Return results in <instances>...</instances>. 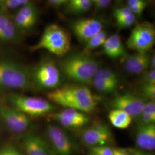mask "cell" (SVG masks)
Wrapping results in <instances>:
<instances>
[{"label": "cell", "instance_id": "cell-5", "mask_svg": "<svg viewBox=\"0 0 155 155\" xmlns=\"http://www.w3.org/2000/svg\"><path fill=\"white\" fill-rule=\"evenodd\" d=\"M155 42L154 25L149 22L138 24L133 28L127 41V48L136 52H148Z\"/></svg>", "mask_w": 155, "mask_h": 155}, {"label": "cell", "instance_id": "cell-36", "mask_svg": "<svg viewBox=\"0 0 155 155\" xmlns=\"http://www.w3.org/2000/svg\"><path fill=\"white\" fill-rule=\"evenodd\" d=\"M146 6L147 4H144L141 5L133 6L129 8L134 15H141L144 12Z\"/></svg>", "mask_w": 155, "mask_h": 155}, {"label": "cell", "instance_id": "cell-11", "mask_svg": "<svg viewBox=\"0 0 155 155\" xmlns=\"http://www.w3.org/2000/svg\"><path fill=\"white\" fill-rule=\"evenodd\" d=\"M47 134L51 144L58 155H72V145L66 133L61 127L48 124Z\"/></svg>", "mask_w": 155, "mask_h": 155}, {"label": "cell", "instance_id": "cell-10", "mask_svg": "<svg viewBox=\"0 0 155 155\" xmlns=\"http://www.w3.org/2000/svg\"><path fill=\"white\" fill-rule=\"evenodd\" d=\"M51 117L62 127L72 129L83 127L90 121L86 113L70 108L54 113Z\"/></svg>", "mask_w": 155, "mask_h": 155}, {"label": "cell", "instance_id": "cell-23", "mask_svg": "<svg viewBox=\"0 0 155 155\" xmlns=\"http://www.w3.org/2000/svg\"><path fill=\"white\" fill-rule=\"evenodd\" d=\"M18 12L22 14L23 16L27 17L35 24L37 21L38 12L36 8L32 4L28 2L27 4L23 5L22 8L20 9V10Z\"/></svg>", "mask_w": 155, "mask_h": 155}, {"label": "cell", "instance_id": "cell-12", "mask_svg": "<svg viewBox=\"0 0 155 155\" xmlns=\"http://www.w3.org/2000/svg\"><path fill=\"white\" fill-rule=\"evenodd\" d=\"M71 28L78 39L86 43L89 39L102 31L103 24L97 19L85 18L72 22Z\"/></svg>", "mask_w": 155, "mask_h": 155}, {"label": "cell", "instance_id": "cell-9", "mask_svg": "<svg viewBox=\"0 0 155 155\" xmlns=\"http://www.w3.org/2000/svg\"><path fill=\"white\" fill-rule=\"evenodd\" d=\"M145 102L132 94H125L116 97L111 101L114 109L124 111L132 118H137L143 112Z\"/></svg>", "mask_w": 155, "mask_h": 155}, {"label": "cell", "instance_id": "cell-27", "mask_svg": "<svg viewBox=\"0 0 155 155\" xmlns=\"http://www.w3.org/2000/svg\"><path fill=\"white\" fill-rule=\"evenodd\" d=\"M116 20L117 23L120 28H127L133 25L134 24L136 21V16L135 15L132 13L127 16L116 19Z\"/></svg>", "mask_w": 155, "mask_h": 155}, {"label": "cell", "instance_id": "cell-21", "mask_svg": "<svg viewBox=\"0 0 155 155\" xmlns=\"http://www.w3.org/2000/svg\"><path fill=\"white\" fill-rule=\"evenodd\" d=\"M91 83L95 89L104 93H109L115 91L118 86L117 84L98 78H94Z\"/></svg>", "mask_w": 155, "mask_h": 155}, {"label": "cell", "instance_id": "cell-8", "mask_svg": "<svg viewBox=\"0 0 155 155\" xmlns=\"http://www.w3.org/2000/svg\"><path fill=\"white\" fill-rule=\"evenodd\" d=\"M81 140L84 145L92 147L106 145L111 141L112 137L109 127L105 124L97 122L83 131Z\"/></svg>", "mask_w": 155, "mask_h": 155}, {"label": "cell", "instance_id": "cell-30", "mask_svg": "<svg viewBox=\"0 0 155 155\" xmlns=\"http://www.w3.org/2000/svg\"><path fill=\"white\" fill-rule=\"evenodd\" d=\"M0 155H23L22 153L12 145H6L0 148Z\"/></svg>", "mask_w": 155, "mask_h": 155}, {"label": "cell", "instance_id": "cell-3", "mask_svg": "<svg viewBox=\"0 0 155 155\" xmlns=\"http://www.w3.org/2000/svg\"><path fill=\"white\" fill-rule=\"evenodd\" d=\"M31 84V75L27 68L12 61H0V89L25 90Z\"/></svg>", "mask_w": 155, "mask_h": 155}, {"label": "cell", "instance_id": "cell-38", "mask_svg": "<svg viewBox=\"0 0 155 155\" xmlns=\"http://www.w3.org/2000/svg\"><path fill=\"white\" fill-rule=\"evenodd\" d=\"M127 2L128 7L147 4L144 0H127Z\"/></svg>", "mask_w": 155, "mask_h": 155}, {"label": "cell", "instance_id": "cell-44", "mask_svg": "<svg viewBox=\"0 0 155 155\" xmlns=\"http://www.w3.org/2000/svg\"><path fill=\"white\" fill-rule=\"evenodd\" d=\"M89 155H95V154H94V153H91V152H90V153H89Z\"/></svg>", "mask_w": 155, "mask_h": 155}, {"label": "cell", "instance_id": "cell-6", "mask_svg": "<svg viewBox=\"0 0 155 155\" xmlns=\"http://www.w3.org/2000/svg\"><path fill=\"white\" fill-rule=\"evenodd\" d=\"M36 83L43 88L56 89L61 82V72L55 64L52 61H46L40 64L34 72Z\"/></svg>", "mask_w": 155, "mask_h": 155}, {"label": "cell", "instance_id": "cell-29", "mask_svg": "<svg viewBox=\"0 0 155 155\" xmlns=\"http://www.w3.org/2000/svg\"><path fill=\"white\" fill-rule=\"evenodd\" d=\"M90 152L97 155H113V148L107 145L90 147Z\"/></svg>", "mask_w": 155, "mask_h": 155}, {"label": "cell", "instance_id": "cell-34", "mask_svg": "<svg viewBox=\"0 0 155 155\" xmlns=\"http://www.w3.org/2000/svg\"><path fill=\"white\" fill-rule=\"evenodd\" d=\"M111 0H91L92 4L98 9H104L110 5Z\"/></svg>", "mask_w": 155, "mask_h": 155}, {"label": "cell", "instance_id": "cell-2", "mask_svg": "<svg viewBox=\"0 0 155 155\" xmlns=\"http://www.w3.org/2000/svg\"><path fill=\"white\" fill-rule=\"evenodd\" d=\"M98 61L86 54L67 57L61 61L62 72L71 81L82 84H90L98 70Z\"/></svg>", "mask_w": 155, "mask_h": 155}, {"label": "cell", "instance_id": "cell-31", "mask_svg": "<svg viewBox=\"0 0 155 155\" xmlns=\"http://www.w3.org/2000/svg\"><path fill=\"white\" fill-rule=\"evenodd\" d=\"M143 84H155V70H150L144 72L142 78Z\"/></svg>", "mask_w": 155, "mask_h": 155}, {"label": "cell", "instance_id": "cell-15", "mask_svg": "<svg viewBox=\"0 0 155 155\" xmlns=\"http://www.w3.org/2000/svg\"><path fill=\"white\" fill-rule=\"evenodd\" d=\"M150 55L148 52H136L127 56L124 61L125 70L132 74H140L150 68Z\"/></svg>", "mask_w": 155, "mask_h": 155}, {"label": "cell", "instance_id": "cell-45", "mask_svg": "<svg viewBox=\"0 0 155 155\" xmlns=\"http://www.w3.org/2000/svg\"><path fill=\"white\" fill-rule=\"evenodd\" d=\"M66 1H67V2H68V0H66Z\"/></svg>", "mask_w": 155, "mask_h": 155}, {"label": "cell", "instance_id": "cell-7", "mask_svg": "<svg viewBox=\"0 0 155 155\" xmlns=\"http://www.w3.org/2000/svg\"><path fill=\"white\" fill-rule=\"evenodd\" d=\"M0 118L14 133L24 132L31 124L29 117L14 107L2 105H0Z\"/></svg>", "mask_w": 155, "mask_h": 155}, {"label": "cell", "instance_id": "cell-14", "mask_svg": "<svg viewBox=\"0 0 155 155\" xmlns=\"http://www.w3.org/2000/svg\"><path fill=\"white\" fill-rule=\"evenodd\" d=\"M135 143L140 150L152 151L155 148V125H139L137 129Z\"/></svg>", "mask_w": 155, "mask_h": 155}, {"label": "cell", "instance_id": "cell-13", "mask_svg": "<svg viewBox=\"0 0 155 155\" xmlns=\"http://www.w3.org/2000/svg\"><path fill=\"white\" fill-rule=\"evenodd\" d=\"M22 145L25 155H54L47 143L36 134H26Z\"/></svg>", "mask_w": 155, "mask_h": 155}, {"label": "cell", "instance_id": "cell-39", "mask_svg": "<svg viewBox=\"0 0 155 155\" xmlns=\"http://www.w3.org/2000/svg\"><path fill=\"white\" fill-rule=\"evenodd\" d=\"M133 155H153L150 153L147 152V151L143 150H134Z\"/></svg>", "mask_w": 155, "mask_h": 155}, {"label": "cell", "instance_id": "cell-1", "mask_svg": "<svg viewBox=\"0 0 155 155\" xmlns=\"http://www.w3.org/2000/svg\"><path fill=\"white\" fill-rule=\"evenodd\" d=\"M51 103L83 112L90 113L95 109L97 101L91 90L82 84H65L47 94Z\"/></svg>", "mask_w": 155, "mask_h": 155}, {"label": "cell", "instance_id": "cell-40", "mask_svg": "<svg viewBox=\"0 0 155 155\" xmlns=\"http://www.w3.org/2000/svg\"><path fill=\"white\" fill-rule=\"evenodd\" d=\"M155 55L150 56V70H155Z\"/></svg>", "mask_w": 155, "mask_h": 155}, {"label": "cell", "instance_id": "cell-28", "mask_svg": "<svg viewBox=\"0 0 155 155\" xmlns=\"http://www.w3.org/2000/svg\"><path fill=\"white\" fill-rule=\"evenodd\" d=\"M139 125H149L155 124V113L142 112L137 117Z\"/></svg>", "mask_w": 155, "mask_h": 155}, {"label": "cell", "instance_id": "cell-25", "mask_svg": "<svg viewBox=\"0 0 155 155\" xmlns=\"http://www.w3.org/2000/svg\"><path fill=\"white\" fill-rule=\"evenodd\" d=\"M140 92L143 97L148 101H155V84H143Z\"/></svg>", "mask_w": 155, "mask_h": 155}, {"label": "cell", "instance_id": "cell-17", "mask_svg": "<svg viewBox=\"0 0 155 155\" xmlns=\"http://www.w3.org/2000/svg\"><path fill=\"white\" fill-rule=\"evenodd\" d=\"M102 46L105 54L111 58H118L125 54L122 40L118 34H114L107 38Z\"/></svg>", "mask_w": 155, "mask_h": 155}, {"label": "cell", "instance_id": "cell-35", "mask_svg": "<svg viewBox=\"0 0 155 155\" xmlns=\"http://www.w3.org/2000/svg\"><path fill=\"white\" fill-rule=\"evenodd\" d=\"M143 112L155 113V101H149L145 102Z\"/></svg>", "mask_w": 155, "mask_h": 155}, {"label": "cell", "instance_id": "cell-42", "mask_svg": "<svg viewBox=\"0 0 155 155\" xmlns=\"http://www.w3.org/2000/svg\"><path fill=\"white\" fill-rule=\"evenodd\" d=\"M20 1L21 3V5H25L29 2V0H20Z\"/></svg>", "mask_w": 155, "mask_h": 155}, {"label": "cell", "instance_id": "cell-22", "mask_svg": "<svg viewBox=\"0 0 155 155\" xmlns=\"http://www.w3.org/2000/svg\"><path fill=\"white\" fill-rule=\"evenodd\" d=\"M94 78H98L118 85L119 79L116 74L108 68H100Z\"/></svg>", "mask_w": 155, "mask_h": 155}, {"label": "cell", "instance_id": "cell-20", "mask_svg": "<svg viewBox=\"0 0 155 155\" xmlns=\"http://www.w3.org/2000/svg\"><path fill=\"white\" fill-rule=\"evenodd\" d=\"M106 39L107 33L105 31H101L86 43V46L84 49V53L87 55L89 52L102 45Z\"/></svg>", "mask_w": 155, "mask_h": 155}, {"label": "cell", "instance_id": "cell-4", "mask_svg": "<svg viewBox=\"0 0 155 155\" xmlns=\"http://www.w3.org/2000/svg\"><path fill=\"white\" fill-rule=\"evenodd\" d=\"M9 100L13 107L29 118L49 114L55 109V106L48 100L39 97L12 94Z\"/></svg>", "mask_w": 155, "mask_h": 155}, {"label": "cell", "instance_id": "cell-16", "mask_svg": "<svg viewBox=\"0 0 155 155\" xmlns=\"http://www.w3.org/2000/svg\"><path fill=\"white\" fill-rule=\"evenodd\" d=\"M68 36H69L68 33L60 25L56 24H50L45 28L38 43L33 45L31 51H35L43 49L46 45Z\"/></svg>", "mask_w": 155, "mask_h": 155}, {"label": "cell", "instance_id": "cell-18", "mask_svg": "<svg viewBox=\"0 0 155 155\" xmlns=\"http://www.w3.org/2000/svg\"><path fill=\"white\" fill-rule=\"evenodd\" d=\"M16 37L15 24L6 15L0 13V40L9 42Z\"/></svg>", "mask_w": 155, "mask_h": 155}, {"label": "cell", "instance_id": "cell-19", "mask_svg": "<svg viewBox=\"0 0 155 155\" xmlns=\"http://www.w3.org/2000/svg\"><path fill=\"white\" fill-rule=\"evenodd\" d=\"M108 118L113 127L120 129H127L132 121V118L127 113L116 109L110 111Z\"/></svg>", "mask_w": 155, "mask_h": 155}, {"label": "cell", "instance_id": "cell-41", "mask_svg": "<svg viewBox=\"0 0 155 155\" xmlns=\"http://www.w3.org/2000/svg\"><path fill=\"white\" fill-rule=\"evenodd\" d=\"M84 1H86V0H68V7L75 5V4H78L79 2H83Z\"/></svg>", "mask_w": 155, "mask_h": 155}, {"label": "cell", "instance_id": "cell-26", "mask_svg": "<svg viewBox=\"0 0 155 155\" xmlns=\"http://www.w3.org/2000/svg\"><path fill=\"white\" fill-rule=\"evenodd\" d=\"M91 0H86L74 5L68 7V9L70 11L72 12L73 13H81L89 11L91 6Z\"/></svg>", "mask_w": 155, "mask_h": 155}, {"label": "cell", "instance_id": "cell-24", "mask_svg": "<svg viewBox=\"0 0 155 155\" xmlns=\"http://www.w3.org/2000/svg\"><path fill=\"white\" fill-rule=\"evenodd\" d=\"M15 24L16 27L23 29H28L32 28L35 25L33 22L19 12L17 13L15 17Z\"/></svg>", "mask_w": 155, "mask_h": 155}, {"label": "cell", "instance_id": "cell-32", "mask_svg": "<svg viewBox=\"0 0 155 155\" xmlns=\"http://www.w3.org/2000/svg\"><path fill=\"white\" fill-rule=\"evenodd\" d=\"M132 12L130 8L127 6V7H122V8H120L116 9L114 12V16L116 19L124 17L127 16L129 15L132 14Z\"/></svg>", "mask_w": 155, "mask_h": 155}, {"label": "cell", "instance_id": "cell-37", "mask_svg": "<svg viewBox=\"0 0 155 155\" xmlns=\"http://www.w3.org/2000/svg\"><path fill=\"white\" fill-rule=\"evenodd\" d=\"M4 2L5 5L10 9H14L21 5L20 0H5Z\"/></svg>", "mask_w": 155, "mask_h": 155}, {"label": "cell", "instance_id": "cell-33", "mask_svg": "<svg viewBox=\"0 0 155 155\" xmlns=\"http://www.w3.org/2000/svg\"><path fill=\"white\" fill-rule=\"evenodd\" d=\"M113 155H133L134 149L130 148H113Z\"/></svg>", "mask_w": 155, "mask_h": 155}, {"label": "cell", "instance_id": "cell-43", "mask_svg": "<svg viewBox=\"0 0 155 155\" xmlns=\"http://www.w3.org/2000/svg\"><path fill=\"white\" fill-rule=\"evenodd\" d=\"M4 1H5V0H0V3H4Z\"/></svg>", "mask_w": 155, "mask_h": 155}]
</instances>
